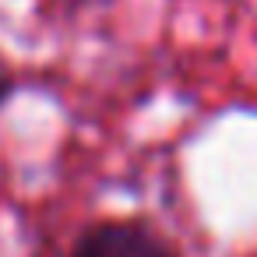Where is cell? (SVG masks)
Returning a JSON list of instances; mask_svg holds the SVG:
<instances>
[{
  "label": "cell",
  "instance_id": "2",
  "mask_svg": "<svg viewBox=\"0 0 257 257\" xmlns=\"http://www.w3.org/2000/svg\"><path fill=\"white\" fill-rule=\"evenodd\" d=\"M11 95H15V74H11V67L4 60H0V106H4Z\"/></svg>",
  "mask_w": 257,
  "mask_h": 257
},
{
  "label": "cell",
  "instance_id": "1",
  "mask_svg": "<svg viewBox=\"0 0 257 257\" xmlns=\"http://www.w3.org/2000/svg\"><path fill=\"white\" fill-rule=\"evenodd\" d=\"M67 257H180V250L148 225L99 222L78 236Z\"/></svg>",
  "mask_w": 257,
  "mask_h": 257
}]
</instances>
